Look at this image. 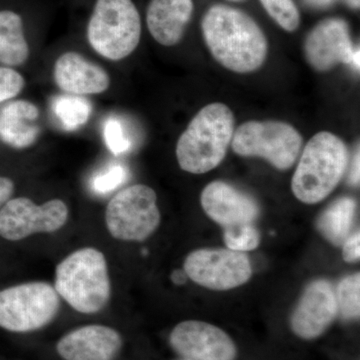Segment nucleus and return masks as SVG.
Returning a JSON list of instances; mask_svg holds the SVG:
<instances>
[{
    "instance_id": "7ed1b4c3",
    "label": "nucleus",
    "mask_w": 360,
    "mask_h": 360,
    "mask_svg": "<svg viewBox=\"0 0 360 360\" xmlns=\"http://www.w3.org/2000/svg\"><path fill=\"white\" fill-rule=\"evenodd\" d=\"M236 130V118L229 106L210 103L200 110L176 144L180 168L202 174L219 167L226 155Z\"/></svg>"
},
{
    "instance_id": "c756f323",
    "label": "nucleus",
    "mask_w": 360,
    "mask_h": 360,
    "mask_svg": "<svg viewBox=\"0 0 360 360\" xmlns=\"http://www.w3.org/2000/svg\"><path fill=\"white\" fill-rule=\"evenodd\" d=\"M349 182L352 186H357L359 184V151H357L354 163H352V172H350L349 174Z\"/></svg>"
},
{
    "instance_id": "9d476101",
    "label": "nucleus",
    "mask_w": 360,
    "mask_h": 360,
    "mask_svg": "<svg viewBox=\"0 0 360 360\" xmlns=\"http://www.w3.org/2000/svg\"><path fill=\"white\" fill-rule=\"evenodd\" d=\"M184 274L194 283L213 290H229L250 281L252 269L243 252L198 250L187 255Z\"/></svg>"
},
{
    "instance_id": "bb28decb",
    "label": "nucleus",
    "mask_w": 360,
    "mask_h": 360,
    "mask_svg": "<svg viewBox=\"0 0 360 360\" xmlns=\"http://www.w3.org/2000/svg\"><path fill=\"white\" fill-rule=\"evenodd\" d=\"M127 179V172L122 165H113L96 175L94 180V188L98 193H108L122 184Z\"/></svg>"
},
{
    "instance_id": "dca6fc26",
    "label": "nucleus",
    "mask_w": 360,
    "mask_h": 360,
    "mask_svg": "<svg viewBox=\"0 0 360 360\" xmlns=\"http://www.w3.org/2000/svg\"><path fill=\"white\" fill-rule=\"evenodd\" d=\"M56 85L72 96L103 94L108 89L110 78L101 66L90 63L77 52H66L54 65Z\"/></svg>"
},
{
    "instance_id": "9b49d317",
    "label": "nucleus",
    "mask_w": 360,
    "mask_h": 360,
    "mask_svg": "<svg viewBox=\"0 0 360 360\" xmlns=\"http://www.w3.org/2000/svg\"><path fill=\"white\" fill-rule=\"evenodd\" d=\"M304 52L309 65L321 72L340 63L359 68V49H354L349 26L341 18H328L315 25L305 39Z\"/></svg>"
},
{
    "instance_id": "b1692460",
    "label": "nucleus",
    "mask_w": 360,
    "mask_h": 360,
    "mask_svg": "<svg viewBox=\"0 0 360 360\" xmlns=\"http://www.w3.org/2000/svg\"><path fill=\"white\" fill-rule=\"evenodd\" d=\"M224 238L229 250L238 252L255 250L260 243L259 232L253 224L236 225L224 229Z\"/></svg>"
},
{
    "instance_id": "1a4fd4ad",
    "label": "nucleus",
    "mask_w": 360,
    "mask_h": 360,
    "mask_svg": "<svg viewBox=\"0 0 360 360\" xmlns=\"http://www.w3.org/2000/svg\"><path fill=\"white\" fill-rule=\"evenodd\" d=\"M68 219L70 210L58 198L41 205L30 198H13L0 210V238L20 241L34 234L53 233L65 227Z\"/></svg>"
},
{
    "instance_id": "f03ea898",
    "label": "nucleus",
    "mask_w": 360,
    "mask_h": 360,
    "mask_svg": "<svg viewBox=\"0 0 360 360\" xmlns=\"http://www.w3.org/2000/svg\"><path fill=\"white\" fill-rule=\"evenodd\" d=\"M53 286L75 311L87 315L103 311L112 290L105 255L96 248L73 251L56 265Z\"/></svg>"
},
{
    "instance_id": "4468645a",
    "label": "nucleus",
    "mask_w": 360,
    "mask_h": 360,
    "mask_svg": "<svg viewBox=\"0 0 360 360\" xmlns=\"http://www.w3.org/2000/svg\"><path fill=\"white\" fill-rule=\"evenodd\" d=\"M122 347V336L115 328L89 324L66 333L56 348L63 360H115Z\"/></svg>"
},
{
    "instance_id": "0eeeda50",
    "label": "nucleus",
    "mask_w": 360,
    "mask_h": 360,
    "mask_svg": "<svg viewBox=\"0 0 360 360\" xmlns=\"http://www.w3.org/2000/svg\"><path fill=\"white\" fill-rule=\"evenodd\" d=\"M104 219L113 238L125 243L146 240L160 224L155 191L144 184L125 187L108 202Z\"/></svg>"
},
{
    "instance_id": "f3484780",
    "label": "nucleus",
    "mask_w": 360,
    "mask_h": 360,
    "mask_svg": "<svg viewBox=\"0 0 360 360\" xmlns=\"http://www.w3.org/2000/svg\"><path fill=\"white\" fill-rule=\"evenodd\" d=\"M193 0H151L146 22L153 39L165 46L179 44L193 13Z\"/></svg>"
},
{
    "instance_id": "39448f33",
    "label": "nucleus",
    "mask_w": 360,
    "mask_h": 360,
    "mask_svg": "<svg viewBox=\"0 0 360 360\" xmlns=\"http://www.w3.org/2000/svg\"><path fill=\"white\" fill-rule=\"evenodd\" d=\"M141 35V16L132 0H96L87 39L97 53L122 60L135 51Z\"/></svg>"
},
{
    "instance_id": "6ab92c4d",
    "label": "nucleus",
    "mask_w": 360,
    "mask_h": 360,
    "mask_svg": "<svg viewBox=\"0 0 360 360\" xmlns=\"http://www.w3.org/2000/svg\"><path fill=\"white\" fill-rule=\"evenodd\" d=\"M28 56L30 47L20 15L13 11H0V63L9 66L21 65Z\"/></svg>"
},
{
    "instance_id": "72a5a7b5",
    "label": "nucleus",
    "mask_w": 360,
    "mask_h": 360,
    "mask_svg": "<svg viewBox=\"0 0 360 360\" xmlns=\"http://www.w3.org/2000/svg\"><path fill=\"white\" fill-rule=\"evenodd\" d=\"M231 1H240V0H231Z\"/></svg>"
},
{
    "instance_id": "4be33fe9",
    "label": "nucleus",
    "mask_w": 360,
    "mask_h": 360,
    "mask_svg": "<svg viewBox=\"0 0 360 360\" xmlns=\"http://www.w3.org/2000/svg\"><path fill=\"white\" fill-rule=\"evenodd\" d=\"M335 290L338 314L345 319H359L360 314L359 274H352L343 278Z\"/></svg>"
},
{
    "instance_id": "cd10ccee",
    "label": "nucleus",
    "mask_w": 360,
    "mask_h": 360,
    "mask_svg": "<svg viewBox=\"0 0 360 360\" xmlns=\"http://www.w3.org/2000/svg\"><path fill=\"white\" fill-rule=\"evenodd\" d=\"M360 234L354 233V236L347 238V240L343 243L342 255L343 259L347 262H359L360 257Z\"/></svg>"
},
{
    "instance_id": "7c9ffc66",
    "label": "nucleus",
    "mask_w": 360,
    "mask_h": 360,
    "mask_svg": "<svg viewBox=\"0 0 360 360\" xmlns=\"http://www.w3.org/2000/svg\"><path fill=\"white\" fill-rule=\"evenodd\" d=\"M310 4L315 6H326L330 4L333 0H307Z\"/></svg>"
},
{
    "instance_id": "aec40b11",
    "label": "nucleus",
    "mask_w": 360,
    "mask_h": 360,
    "mask_svg": "<svg viewBox=\"0 0 360 360\" xmlns=\"http://www.w3.org/2000/svg\"><path fill=\"white\" fill-rule=\"evenodd\" d=\"M355 212L356 203L352 198H340L322 213L317 221V229L333 245H343L352 231Z\"/></svg>"
},
{
    "instance_id": "f257e3e1",
    "label": "nucleus",
    "mask_w": 360,
    "mask_h": 360,
    "mask_svg": "<svg viewBox=\"0 0 360 360\" xmlns=\"http://www.w3.org/2000/svg\"><path fill=\"white\" fill-rule=\"evenodd\" d=\"M201 28L213 58L227 70L250 73L264 65L269 52L266 37L248 13L215 4L206 11Z\"/></svg>"
},
{
    "instance_id": "393cba45",
    "label": "nucleus",
    "mask_w": 360,
    "mask_h": 360,
    "mask_svg": "<svg viewBox=\"0 0 360 360\" xmlns=\"http://www.w3.org/2000/svg\"><path fill=\"white\" fill-rule=\"evenodd\" d=\"M103 137L106 146L113 155H122L131 148V141L127 135L124 124L116 116L108 117L104 122Z\"/></svg>"
},
{
    "instance_id": "423d86ee",
    "label": "nucleus",
    "mask_w": 360,
    "mask_h": 360,
    "mask_svg": "<svg viewBox=\"0 0 360 360\" xmlns=\"http://www.w3.org/2000/svg\"><path fill=\"white\" fill-rule=\"evenodd\" d=\"M61 298L45 281H30L0 291V328L28 333L46 328L58 317Z\"/></svg>"
},
{
    "instance_id": "5701e85b",
    "label": "nucleus",
    "mask_w": 360,
    "mask_h": 360,
    "mask_svg": "<svg viewBox=\"0 0 360 360\" xmlns=\"http://www.w3.org/2000/svg\"><path fill=\"white\" fill-rule=\"evenodd\" d=\"M262 6L277 25L293 32L300 25V15L293 0H260Z\"/></svg>"
},
{
    "instance_id": "412c9836",
    "label": "nucleus",
    "mask_w": 360,
    "mask_h": 360,
    "mask_svg": "<svg viewBox=\"0 0 360 360\" xmlns=\"http://www.w3.org/2000/svg\"><path fill=\"white\" fill-rule=\"evenodd\" d=\"M51 110L63 129L75 130L89 122L91 104L85 97L70 94L53 98Z\"/></svg>"
},
{
    "instance_id": "a878e982",
    "label": "nucleus",
    "mask_w": 360,
    "mask_h": 360,
    "mask_svg": "<svg viewBox=\"0 0 360 360\" xmlns=\"http://www.w3.org/2000/svg\"><path fill=\"white\" fill-rule=\"evenodd\" d=\"M25 84V78L18 71L0 68V103L18 96Z\"/></svg>"
},
{
    "instance_id": "c85d7f7f",
    "label": "nucleus",
    "mask_w": 360,
    "mask_h": 360,
    "mask_svg": "<svg viewBox=\"0 0 360 360\" xmlns=\"http://www.w3.org/2000/svg\"><path fill=\"white\" fill-rule=\"evenodd\" d=\"M14 193V184L8 177L0 175V210L4 207L7 201L11 200Z\"/></svg>"
},
{
    "instance_id": "473e14b6",
    "label": "nucleus",
    "mask_w": 360,
    "mask_h": 360,
    "mask_svg": "<svg viewBox=\"0 0 360 360\" xmlns=\"http://www.w3.org/2000/svg\"><path fill=\"white\" fill-rule=\"evenodd\" d=\"M179 360H193V359H179Z\"/></svg>"
},
{
    "instance_id": "ddd939ff",
    "label": "nucleus",
    "mask_w": 360,
    "mask_h": 360,
    "mask_svg": "<svg viewBox=\"0 0 360 360\" xmlns=\"http://www.w3.org/2000/svg\"><path fill=\"white\" fill-rule=\"evenodd\" d=\"M338 315L333 286L323 279L314 281L303 292L291 316V329L302 340H315L326 333Z\"/></svg>"
},
{
    "instance_id": "6e6552de",
    "label": "nucleus",
    "mask_w": 360,
    "mask_h": 360,
    "mask_svg": "<svg viewBox=\"0 0 360 360\" xmlns=\"http://www.w3.org/2000/svg\"><path fill=\"white\" fill-rule=\"evenodd\" d=\"M232 149L240 156H258L277 169L286 170L295 165L302 146V137L288 123L248 122L234 130Z\"/></svg>"
},
{
    "instance_id": "20e7f679",
    "label": "nucleus",
    "mask_w": 360,
    "mask_h": 360,
    "mask_svg": "<svg viewBox=\"0 0 360 360\" xmlns=\"http://www.w3.org/2000/svg\"><path fill=\"white\" fill-rule=\"evenodd\" d=\"M348 149L331 132L315 134L303 149L291 180V189L298 200L307 205L321 202L335 191L348 165Z\"/></svg>"
},
{
    "instance_id": "2eb2a0df",
    "label": "nucleus",
    "mask_w": 360,
    "mask_h": 360,
    "mask_svg": "<svg viewBox=\"0 0 360 360\" xmlns=\"http://www.w3.org/2000/svg\"><path fill=\"white\" fill-rule=\"evenodd\" d=\"M201 205L224 229L253 224L259 215L257 201L224 181H213L203 189Z\"/></svg>"
},
{
    "instance_id": "f8f14e48",
    "label": "nucleus",
    "mask_w": 360,
    "mask_h": 360,
    "mask_svg": "<svg viewBox=\"0 0 360 360\" xmlns=\"http://www.w3.org/2000/svg\"><path fill=\"white\" fill-rule=\"evenodd\" d=\"M169 345L182 359L236 360L238 357V348L231 336L205 321L180 322L170 333Z\"/></svg>"
},
{
    "instance_id": "2f4dec72",
    "label": "nucleus",
    "mask_w": 360,
    "mask_h": 360,
    "mask_svg": "<svg viewBox=\"0 0 360 360\" xmlns=\"http://www.w3.org/2000/svg\"><path fill=\"white\" fill-rule=\"evenodd\" d=\"M347 1L350 6L354 7V8H359V0H347Z\"/></svg>"
},
{
    "instance_id": "a211bd4d",
    "label": "nucleus",
    "mask_w": 360,
    "mask_h": 360,
    "mask_svg": "<svg viewBox=\"0 0 360 360\" xmlns=\"http://www.w3.org/2000/svg\"><path fill=\"white\" fill-rule=\"evenodd\" d=\"M39 117V108L30 101L6 104L0 110V139L13 148H30L40 134Z\"/></svg>"
}]
</instances>
